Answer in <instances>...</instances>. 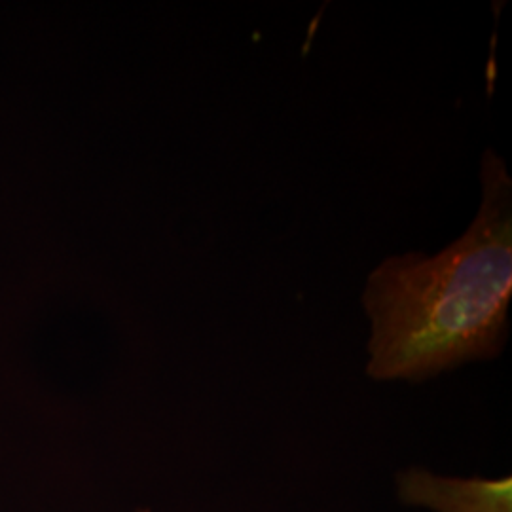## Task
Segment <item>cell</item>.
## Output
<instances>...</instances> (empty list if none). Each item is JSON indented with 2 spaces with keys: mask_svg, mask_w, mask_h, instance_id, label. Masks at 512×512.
Segmentation results:
<instances>
[{
  "mask_svg": "<svg viewBox=\"0 0 512 512\" xmlns=\"http://www.w3.org/2000/svg\"><path fill=\"white\" fill-rule=\"evenodd\" d=\"M139 512H148V511H139Z\"/></svg>",
  "mask_w": 512,
  "mask_h": 512,
  "instance_id": "3",
  "label": "cell"
},
{
  "mask_svg": "<svg viewBox=\"0 0 512 512\" xmlns=\"http://www.w3.org/2000/svg\"><path fill=\"white\" fill-rule=\"evenodd\" d=\"M404 497L440 512H503L505 501L511 503V482H452L416 473L404 482Z\"/></svg>",
  "mask_w": 512,
  "mask_h": 512,
  "instance_id": "2",
  "label": "cell"
},
{
  "mask_svg": "<svg viewBox=\"0 0 512 512\" xmlns=\"http://www.w3.org/2000/svg\"><path fill=\"white\" fill-rule=\"evenodd\" d=\"M482 202L471 226L437 255L408 251L376 266L363 291L374 380H425L492 359L505 346L512 300V179L486 148Z\"/></svg>",
  "mask_w": 512,
  "mask_h": 512,
  "instance_id": "1",
  "label": "cell"
}]
</instances>
